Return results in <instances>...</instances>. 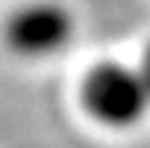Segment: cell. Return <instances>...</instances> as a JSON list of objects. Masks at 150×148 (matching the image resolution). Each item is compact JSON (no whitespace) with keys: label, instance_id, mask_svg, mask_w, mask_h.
<instances>
[{"label":"cell","instance_id":"1","mask_svg":"<svg viewBox=\"0 0 150 148\" xmlns=\"http://www.w3.org/2000/svg\"><path fill=\"white\" fill-rule=\"evenodd\" d=\"M76 103L92 124L108 132L137 130L150 117V93L137 66L119 58L95 61L79 77Z\"/></svg>","mask_w":150,"mask_h":148},{"label":"cell","instance_id":"2","mask_svg":"<svg viewBox=\"0 0 150 148\" xmlns=\"http://www.w3.org/2000/svg\"><path fill=\"white\" fill-rule=\"evenodd\" d=\"M0 37L13 58L53 61L74 45L76 16L61 0H24L5 13Z\"/></svg>","mask_w":150,"mask_h":148},{"label":"cell","instance_id":"3","mask_svg":"<svg viewBox=\"0 0 150 148\" xmlns=\"http://www.w3.org/2000/svg\"><path fill=\"white\" fill-rule=\"evenodd\" d=\"M134 66H137V71H140V77H142V82H145V87H148V93H150V37L142 42Z\"/></svg>","mask_w":150,"mask_h":148}]
</instances>
